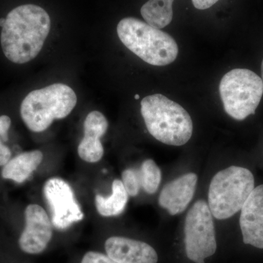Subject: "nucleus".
I'll return each mask as SVG.
<instances>
[{
    "mask_svg": "<svg viewBox=\"0 0 263 263\" xmlns=\"http://www.w3.org/2000/svg\"><path fill=\"white\" fill-rule=\"evenodd\" d=\"M51 29L47 12L35 5L17 7L7 15L1 34L5 57L13 63L34 60L42 50Z\"/></svg>",
    "mask_w": 263,
    "mask_h": 263,
    "instance_id": "f257e3e1",
    "label": "nucleus"
},
{
    "mask_svg": "<svg viewBox=\"0 0 263 263\" xmlns=\"http://www.w3.org/2000/svg\"><path fill=\"white\" fill-rule=\"evenodd\" d=\"M141 112L148 133L164 144L183 146L193 136L190 114L164 95L155 94L143 98Z\"/></svg>",
    "mask_w": 263,
    "mask_h": 263,
    "instance_id": "f03ea898",
    "label": "nucleus"
},
{
    "mask_svg": "<svg viewBox=\"0 0 263 263\" xmlns=\"http://www.w3.org/2000/svg\"><path fill=\"white\" fill-rule=\"evenodd\" d=\"M117 34L129 51L149 65H169L179 53L177 43L169 34L138 18L122 19L118 24Z\"/></svg>",
    "mask_w": 263,
    "mask_h": 263,
    "instance_id": "7ed1b4c3",
    "label": "nucleus"
},
{
    "mask_svg": "<svg viewBox=\"0 0 263 263\" xmlns=\"http://www.w3.org/2000/svg\"><path fill=\"white\" fill-rule=\"evenodd\" d=\"M77 103V96L70 86L54 84L34 90L21 105V116L27 127L34 133L47 129L55 119H65Z\"/></svg>",
    "mask_w": 263,
    "mask_h": 263,
    "instance_id": "20e7f679",
    "label": "nucleus"
},
{
    "mask_svg": "<svg viewBox=\"0 0 263 263\" xmlns=\"http://www.w3.org/2000/svg\"><path fill=\"white\" fill-rule=\"evenodd\" d=\"M254 189V176L248 169L230 166L218 172L209 190V206L213 216L224 220L234 216Z\"/></svg>",
    "mask_w": 263,
    "mask_h": 263,
    "instance_id": "39448f33",
    "label": "nucleus"
},
{
    "mask_svg": "<svg viewBox=\"0 0 263 263\" xmlns=\"http://www.w3.org/2000/svg\"><path fill=\"white\" fill-rule=\"evenodd\" d=\"M219 94L224 110L235 120L255 114L263 95L262 79L248 69H234L223 76Z\"/></svg>",
    "mask_w": 263,
    "mask_h": 263,
    "instance_id": "423d86ee",
    "label": "nucleus"
},
{
    "mask_svg": "<svg viewBox=\"0 0 263 263\" xmlns=\"http://www.w3.org/2000/svg\"><path fill=\"white\" fill-rule=\"evenodd\" d=\"M186 256L195 263H205V259L215 254L216 232L209 204L197 200L187 213L184 224Z\"/></svg>",
    "mask_w": 263,
    "mask_h": 263,
    "instance_id": "0eeeda50",
    "label": "nucleus"
},
{
    "mask_svg": "<svg viewBox=\"0 0 263 263\" xmlns=\"http://www.w3.org/2000/svg\"><path fill=\"white\" fill-rule=\"evenodd\" d=\"M51 213V221L57 229L65 230L82 220L84 214L70 185L60 178H51L43 188Z\"/></svg>",
    "mask_w": 263,
    "mask_h": 263,
    "instance_id": "6e6552de",
    "label": "nucleus"
},
{
    "mask_svg": "<svg viewBox=\"0 0 263 263\" xmlns=\"http://www.w3.org/2000/svg\"><path fill=\"white\" fill-rule=\"evenodd\" d=\"M26 226L19 246L26 253L36 254L46 249L53 235L52 222L43 208L31 204L25 210Z\"/></svg>",
    "mask_w": 263,
    "mask_h": 263,
    "instance_id": "1a4fd4ad",
    "label": "nucleus"
},
{
    "mask_svg": "<svg viewBox=\"0 0 263 263\" xmlns=\"http://www.w3.org/2000/svg\"><path fill=\"white\" fill-rule=\"evenodd\" d=\"M239 222L243 243L263 249V184L254 187L247 198Z\"/></svg>",
    "mask_w": 263,
    "mask_h": 263,
    "instance_id": "9d476101",
    "label": "nucleus"
},
{
    "mask_svg": "<svg viewBox=\"0 0 263 263\" xmlns=\"http://www.w3.org/2000/svg\"><path fill=\"white\" fill-rule=\"evenodd\" d=\"M107 254L119 263H157L158 256L153 247L145 242L110 237L105 241Z\"/></svg>",
    "mask_w": 263,
    "mask_h": 263,
    "instance_id": "9b49d317",
    "label": "nucleus"
},
{
    "mask_svg": "<svg viewBox=\"0 0 263 263\" xmlns=\"http://www.w3.org/2000/svg\"><path fill=\"white\" fill-rule=\"evenodd\" d=\"M197 176L189 173L171 181L162 189L159 204L171 215L181 214L186 210L195 195Z\"/></svg>",
    "mask_w": 263,
    "mask_h": 263,
    "instance_id": "f8f14e48",
    "label": "nucleus"
},
{
    "mask_svg": "<svg viewBox=\"0 0 263 263\" xmlns=\"http://www.w3.org/2000/svg\"><path fill=\"white\" fill-rule=\"evenodd\" d=\"M108 122L103 114L94 110L84 121V136L79 143L78 153L85 162L95 163L101 160L104 148L100 138L106 133Z\"/></svg>",
    "mask_w": 263,
    "mask_h": 263,
    "instance_id": "ddd939ff",
    "label": "nucleus"
},
{
    "mask_svg": "<svg viewBox=\"0 0 263 263\" xmlns=\"http://www.w3.org/2000/svg\"><path fill=\"white\" fill-rule=\"evenodd\" d=\"M43 160V155L41 151L24 152L5 164L2 171V176L16 183H23L37 168Z\"/></svg>",
    "mask_w": 263,
    "mask_h": 263,
    "instance_id": "4468645a",
    "label": "nucleus"
},
{
    "mask_svg": "<svg viewBox=\"0 0 263 263\" xmlns=\"http://www.w3.org/2000/svg\"><path fill=\"white\" fill-rule=\"evenodd\" d=\"M128 194L122 181L114 180L112 183V194L109 197L97 195L95 203L98 212L103 216H116L124 212L128 201Z\"/></svg>",
    "mask_w": 263,
    "mask_h": 263,
    "instance_id": "2eb2a0df",
    "label": "nucleus"
},
{
    "mask_svg": "<svg viewBox=\"0 0 263 263\" xmlns=\"http://www.w3.org/2000/svg\"><path fill=\"white\" fill-rule=\"evenodd\" d=\"M174 0H148L142 6L141 13L145 22L152 27L162 29L172 22Z\"/></svg>",
    "mask_w": 263,
    "mask_h": 263,
    "instance_id": "dca6fc26",
    "label": "nucleus"
},
{
    "mask_svg": "<svg viewBox=\"0 0 263 263\" xmlns=\"http://www.w3.org/2000/svg\"><path fill=\"white\" fill-rule=\"evenodd\" d=\"M141 187L149 195L158 190L162 180V172L155 161L146 160L142 164L139 171Z\"/></svg>",
    "mask_w": 263,
    "mask_h": 263,
    "instance_id": "f3484780",
    "label": "nucleus"
},
{
    "mask_svg": "<svg viewBox=\"0 0 263 263\" xmlns=\"http://www.w3.org/2000/svg\"><path fill=\"white\" fill-rule=\"evenodd\" d=\"M122 183L128 195L136 196L141 188L139 172L133 169L125 170L122 173Z\"/></svg>",
    "mask_w": 263,
    "mask_h": 263,
    "instance_id": "a211bd4d",
    "label": "nucleus"
},
{
    "mask_svg": "<svg viewBox=\"0 0 263 263\" xmlns=\"http://www.w3.org/2000/svg\"><path fill=\"white\" fill-rule=\"evenodd\" d=\"M81 263H119L110 258L108 255L95 252H89L85 254Z\"/></svg>",
    "mask_w": 263,
    "mask_h": 263,
    "instance_id": "6ab92c4d",
    "label": "nucleus"
},
{
    "mask_svg": "<svg viewBox=\"0 0 263 263\" xmlns=\"http://www.w3.org/2000/svg\"><path fill=\"white\" fill-rule=\"evenodd\" d=\"M11 125V120L8 116H1L0 117V137L3 141L8 140V131Z\"/></svg>",
    "mask_w": 263,
    "mask_h": 263,
    "instance_id": "aec40b11",
    "label": "nucleus"
},
{
    "mask_svg": "<svg viewBox=\"0 0 263 263\" xmlns=\"http://www.w3.org/2000/svg\"><path fill=\"white\" fill-rule=\"evenodd\" d=\"M11 158V151L8 146L2 144L0 146V166H5Z\"/></svg>",
    "mask_w": 263,
    "mask_h": 263,
    "instance_id": "412c9836",
    "label": "nucleus"
},
{
    "mask_svg": "<svg viewBox=\"0 0 263 263\" xmlns=\"http://www.w3.org/2000/svg\"><path fill=\"white\" fill-rule=\"evenodd\" d=\"M219 0H192L194 7L198 10H206L216 4Z\"/></svg>",
    "mask_w": 263,
    "mask_h": 263,
    "instance_id": "4be33fe9",
    "label": "nucleus"
},
{
    "mask_svg": "<svg viewBox=\"0 0 263 263\" xmlns=\"http://www.w3.org/2000/svg\"><path fill=\"white\" fill-rule=\"evenodd\" d=\"M5 24V18H0V27H4Z\"/></svg>",
    "mask_w": 263,
    "mask_h": 263,
    "instance_id": "5701e85b",
    "label": "nucleus"
},
{
    "mask_svg": "<svg viewBox=\"0 0 263 263\" xmlns=\"http://www.w3.org/2000/svg\"><path fill=\"white\" fill-rule=\"evenodd\" d=\"M261 73H262V78H261V79H262L263 82V60L262 62V65H261Z\"/></svg>",
    "mask_w": 263,
    "mask_h": 263,
    "instance_id": "b1692460",
    "label": "nucleus"
},
{
    "mask_svg": "<svg viewBox=\"0 0 263 263\" xmlns=\"http://www.w3.org/2000/svg\"><path fill=\"white\" fill-rule=\"evenodd\" d=\"M135 99H136V100H138V99H140L139 95H136V96H135Z\"/></svg>",
    "mask_w": 263,
    "mask_h": 263,
    "instance_id": "393cba45",
    "label": "nucleus"
},
{
    "mask_svg": "<svg viewBox=\"0 0 263 263\" xmlns=\"http://www.w3.org/2000/svg\"><path fill=\"white\" fill-rule=\"evenodd\" d=\"M2 144H3V143H2V142L0 141V146H1Z\"/></svg>",
    "mask_w": 263,
    "mask_h": 263,
    "instance_id": "a878e982",
    "label": "nucleus"
}]
</instances>
